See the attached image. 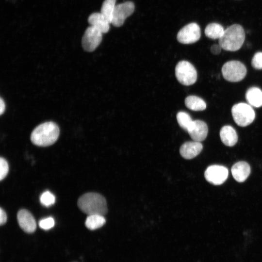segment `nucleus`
<instances>
[{"label":"nucleus","instance_id":"f3484780","mask_svg":"<svg viewBox=\"0 0 262 262\" xmlns=\"http://www.w3.org/2000/svg\"><path fill=\"white\" fill-rule=\"evenodd\" d=\"M246 98L251 106L259 108L262 106V91L257 87L249 88L246 92Z\"/></svg>","mask_w":262,"mask_h":262},{"label":"nucleus","instance_id":"f8f14e48","mask_svg":"<svg viewBox=\"0 0 262 262\" xmlns=\"http://www.w3.org/2000/svg\"><path fill=\"white\" fill-rule=\"evenodd\" d=\"M187 131L194 141L200 142L206 138L208 129L205 122L200 120H193Z\"/></svg>","mask_w":262,"mask_h":262},{"label":"nucleus","instance_id":"dca6fc26","mask_svg":"<svg viewBox=\"0 0 262 262\" xmlns=\"http://www.w3.org/2000/svg\"><path fill=\"white\" fill-rule=\"evenodd\" d=\"M220 137L222 143L228 147L234 146L238 141V136L236 131L229 125L224 126L221 129Z\"/></svg>","mask_w":262,"mask_h":262},{"label":"nucleus","instance_id":"0eeeda50","mask_svg":"<svg viewBox=\"0 0 262 262\" xmlns=\"http://www.w3.org/2000/svg\"><path fill=\"white\" fill-rule=\"evenodd\" d=\"M201 36L199 26L196 23H191L184 26L177 34V40L184 44H192L197 41Z\"/></svg>","mask_w":262,"mask_h":262},{"label":"nucleus","instance_id":"393cba45","mask_svg":"<svg viewBox=\"0 0 262 262\" xmlns=\"http://www.w3.org/2000/svg\"><path fill=\"white\" fill-rule=\"evenodd\" d=\"M251 65L256 69H262V52H258L254 54L252 59Z\"/></svg>","mask_w":262,"mask_h":262},{"label":"nucleus","instance_id":"4be33fe9","mask_svg":"<svg viewBox=\"0 0 262 262\" xmlns=\"http://www.w3.org/2000/svg\"><path fill=\"white\" fill-rule=\"evenodd\" d=\"M176 117L179 126L187 131L193 122L190 115L185 112L180 111L178 113Z\"/></svg>","mask_w":262,"mask_h":262},{"label":"nucleus","instance_id":"b1692460","mask_svg":"<svg viewBox=\"0 0 262 262\" xmlns=\"http://www.w3.org/2000/svg\"><path fill=\"white\" fill-rule=\"evenodd\" d=\"M54 220L51 217L42 219L39 222L40 228L44 230H48L51 229L54 227Z\"/></svg>","mask_w":262,"mask_h":262},{"label":"nucleus","instance_id":"4468645a","mask_svg":"<svg viewBox=\"0 0 262 262\" xmlns=\"http://www.w3.org/2000/svg\"><path fill=\"white\" fill-rule=\"evenodd\" d=\"M231 173L234 179L239 182H244L250 173L249 165L246 162L235 163L231 167Z\"/></svg>","mask_w":262,"mask_h":262},{"label":"nucleus","instance_id":"aec40b11","mask_svg":"<svg viewBox=\"0 0 262 262\" xmlns=\"http://www.w3.org/2000/svg\"><path fill=\"white\" fill-rule=\"evenodd\" d=\"M224 31V28L220 24L212 23L206 26L205 29V34L210 38L219 39L223 34Z\"/></svg>","mask_w":262,"mask_h":262},{"label":"nucleus","instance_id":"ddd939ff","mask_svg":"<svg viewBox=\"0 0 262 262\" xmlns=\"http://www.w3.org/2000/svg\"><path fill=\"white\" fill-rule=\"evenodd\" d=\"M203 146L200 142L188 141L183 143L180 147L181 156L185 159H192L201 151Z\"/></svg>","mask_w":262,"mask_h":262},{"label":"nucleus","instance_id":"cd10ccee","mask_svg":"<svg viewBox=\"0 0 262 262\" xmlns=\"http://www.w3.org/2000/svg\"><path fill=\"white\" fill-rule=\"evenodd\" d=\"M222 48L219 44H214L212 46L211 48V51L213 54H218L221 51Z\"/></svg>","mask_w":262,"mask_h":262},{"label":"nucleus","instance_id":"c85d7f7f","mask_svg":"<svg viewBox=\"0 0 262 262\" xmlns=\"http://www.w3.org/2000/svg\"><path fill=\"white\" fill-rule=\"evenodd\" d=\"M5 109V104L2 98L0 99V114L2 115Z\"/></svg>","mask_w":262,"mask_h":262},{"label":"nucleus","instance_id":"f257e3e1","mask_svg":"<svg viewBox=\"0 0 262 262\" xmlns=\"http://www.w3.org/2000/svg\"><path fill=\"white\" fill-rule=\"evenodd\" d=\"M60 129L56 123L49 121L37 126L32 131L31 140L35 145L47 147L54 144L58 139Z\"/></svg>","mask_w":262,"mask_h":262},{"label":"nucleus","instance_id":"9d476101","mask_svg":"<svg viewBox=\"0 0 262 262\" xmlns=\"http://www.w3.org/2000/svg\"><path fill=\"white\" fill-rule=\"evenodd\" d=\"M134 8V4L131 1H126L116 5L111 23L117 27L122 26L126 18L133 13Z\"/></svg>","mask_w":262,"mask_h":262},{"label":"nucleus","instance_id":"9b49d317","mask_svg":"<svg viewBox=\"0 0 262 262\" xmlns=\"http://www.w3.org/2000/svg\"><path fill=\"white\" fill-rule=\"evenodd\" d=\"M17 222L20 227L25 232L33 233L36 229L35 220L32 214L28 210L21 209L17 214Z\"/></svg>","mask_w":262,"mask_h":262},{"label":"nucleus","instance_id":"a211bd4d","mask_svg":"<svg viewBox=\"0 0 262 262\" xmlns=\"http://www.w3.org/2000/svg\"><path fill=\"white\" fill-rule=\"evenodd\" d=\"M185 104L188 109L195 111H203L206 108V104L204 100L196 96L186 97Z\"/></svg>","mask_w":262,"mask_h":262},{"label":"nucleus","instance_id":"6e6552de","mask_svg":"<svg viewBox=\"0 0 262 262\" xmlns=\"http://www.w3.org/2000/svg\"><path fill=\"white\" fill-rule=\"evenodd\" d=\"M102 33L90 26L85 30L82 38V46L84 50L92 52L96 49L102 40Z\"/></svg>","mask_w":262,"mask_h":262},{"label":"nucleus","instance_id":"bb28decb","mask_svg":"<svg viewBox=\"0 0 262 262\" xmlns=\"http://www.w3.org/2000/svg\"><path fill=\"white\" fill-rule=\"evenodd\" d=\"M7 215L5 212L2 209H0V224L2 225L4 224L7 221Z\"/></svg>","mask_w":262,"mask_h":262},{"label":"nucleus","instance_id":"7ed1b4c3","mask_svg":"<svg viewBox=\"0 0 262 262\" xmlns=\"http://www.w3.org/2000/svg\"><path fill=\"white\" fill-rule=\"evenodd\" d=\"M245 39L243 28L240 25L234 24L225 30L223 34L219 39V44L226 50L235 51L241 48Z\"/></svg>","mask_w":262,"mask_h":262},{"label":"nucleus","instance_id":"39448f33","mask_svg":"<svg viewBox=\"0 0 262 262\" xmlns=\"http://www.w3.org/2000/svg\"><path fill=\"white\" fill-rule=\"evenodd\" d=\"M175 75L181 84L191 85L197 80V72L194 66L186 61L178 62L175 67Z\"/></svg>","mask_w":262,"mask_h":262},{"label":"nucleus","instance_id":"a878e982","mask_svg":"<svg viewBox=\"0 0 262 262\" xmlns=\"http://www.w3.org/2000/svg\"><path fill=\"white\" fill-rule=\"evenodd\" d=\"M9 171V165L7 161L3 158L0 159V180H2L7 176Z\"/></svg>","mask_w":262,"mask_h":262},{"label":"nucleus","instance_id":"f03ea898","mask_svg":"<svg viewBox=\"0 0 262 262\" xmlns=\"http://www.w3.org/2000/svg\"><path fill=\"white\" fill-rule=\"evenodd\" d=\"M78 206L82 212L88 215H104L107 213L105 198L97 193H87L81 196L78 200Z\"/></svg>","mask_w":262,"mask_h":262},{"label":"nucleus","instance_id":"5701e85b","mask_svg":"<svg viewBox=\"0 0 262 262\" xmlns=\"http://www.w3.org/2000/svg\"><path fill=\"white\" fill-rule=\"evenodd\" d=\"M40 201L42 205L49 207L55 203V197L51 192L46 191L41 194Z\"/></svg>","mask_w":262,"mask_h":262},{"label":"nucleus","instance_id":"423d86ee","mask_svg":"<svg viewBox=\"0 0 262 262\" xmlns=\"http://www.w3.org/2000/svg\"><path fill=\"white\" fill-rule=\"evenodd\" d=\"M224 78L229 82H238L242 81L246 74L245 66L238 61H230L224 64L222 67Z\"/></svg>","mask_w":262,"mask_h":262},{"label":"nucleus","instance_id":"20e7f679","mask_svg":"<svg viewBox=\"0 0 262 262\" xmlns=\"http://www.w3.org/2000/svg\"><path fill=\"white\" fill-rule=\"evenodd\" d=\"M231 114L234 121L239 126L246 127L253 122L255 113L251 106L246 103H239L233 106Z\"/></svg>","mask_w":262,"mask_h":262},{"label":"nucleus","instance_id":"2eb2a0df","mask_svg":"<svg viewBox=\"0 0 262 262\" xmlns=\"http://www.w3.org/2000/svg\"><path fill=\"white\" fill-rule=\"evenodd\" d=\"M88 21L91 26L96 28L102 33H107L110 29V22L101 13H94L90 15Z\"/></svg>","mask_w":262,"mask_h":262},{"label":"nucleus","instance_id":"1a4fd4ad","mask_svg":"<svg viewBox=\"0 0 262 262\" xmlns=\"http://www.w3.org/2000/svg\"><path fill=\"white\" fill-rule=\"evenodd\" d=\"M229 171L227 168L217 164L208 166L204 173L207 181L215 185L223 183L227 179Z\"/></svg>","mask_w":262,"mask_h":262},{"label":"nucleus","instance_id":"6ab92c4d","mask_svg":"<svg viewBox=\"0 0 262 262\" xmlns=\"http://www.w3.org/2000/svg\"><path fill=\"white\" fill-rule=\"evenodd\" d=\"M106 220L104 215L100 214H90L87 217L85 225L87 229L95 230L102 227Z\"/></svg>","mask_w":262,"mask_h":262},{"label":"nucleus","instance_id":"412c9836","mask_svg":"<svg viewBox=\"0 0 262 262\" xmlns=\"http://www.w3.org/2000/svg\"><path fill=\"white\" fill-rule=\"evenodd\" d=\"M115 2L116 0H104L101 7V14L107 18L110 23L116 6Z\"/></svg>","mask_w":262,"mask_h":262}]
</instances>
